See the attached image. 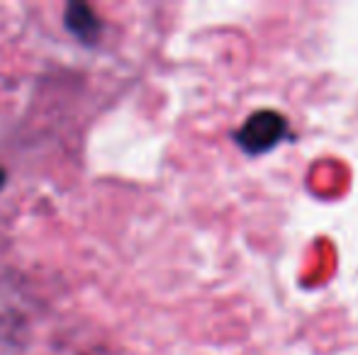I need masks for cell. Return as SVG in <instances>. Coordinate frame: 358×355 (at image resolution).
I'll return each mask as SVG.
<instances>
[{"mask_svg": "<svg viewBox=\"0 0 358 355\" xmlns=\"http://www.w3.org/2000/svg\"><path fill=\"white\" fill-rule=\"evenodd\" d=\"M64 24H66V29L78 42L88 44V47H93L100 39V32H103V24H100L95 10L85 3H78V0L66 5V10H64Z\"/></svg>", "mask_w": 358, "mask_h": 355, "instance_id": "1", "label": "cell"}, {"mask_svg": "<svg viewBox=\"0 0 358 355\" xmlns=\"http://www.w3.org/2000/svg\"><path fill=\"white\" fill-rule=\"evenodd\" d=\"M5 185V171H0V188Z\"/></svg>", "mask_w": 358, "mask_h": 355, "instance_id": "2", "label": "cell"}]
</instances>
